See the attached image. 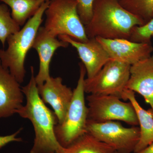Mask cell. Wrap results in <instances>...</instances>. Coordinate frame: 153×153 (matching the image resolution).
Listing matches in <instances>:
<instances>
[{"instance_id": "cell-14", "label": "cell", "mask_w": 153, "mask_h": 153, "mask_svg": "<svg viewBox=\"0 0 153 153\" xmlns=\"http://www.w3.org/2000/svg\"><path fill=\"white\" fill-rule=\"evenodd\" d=\"M126 88L141 95L153 112V55L131 65Z\"/></svg>"}, {"instance_id": "cell-4", "label": "cell", "mask_w": 153, "mask_h": 153, "mask_svg": "<svg viewBox=\"0 0 153 153\" xmlns=\"http://www.w3.org/2000/svg\"><path fill=\"white\" fill-rule=\"evenodd\" d=\"M79 75L76 88L63 121L55 126V133L61 146L66 147L86 133L88 107L85 103L84 80L86 71L82 63L79 64Z\"/></svg>"}, {"instance_id": "cell-22", "label": "cell", "mask_w": 153, "mask_h": 153, "mask_svg": "<svg viewBox=\"0 0 153 153\" xmlns=\"http://www.w3.org/2000/svg\"><path fill=\"white\" fill-rule=\"evenodd\" d=\"M22 130V128H20L19 130L12 134L4 136H0V149L4 147L9 143L13 142L22 141V139L21 138L17 137Z\"/></svg>"}, {"instance_id": "cell-15", "label": "cell", "mask_w": 153, "mask_h": 153, "mask_svg": "<svg viewBox=\"0 0 153 153\" xmlns=\"http://www.w3.org/2000/svg\"><path fill=\"white\" fill-rule=\"evenodd\" d=\"M123 100L130 102L136 112L140 126V137L133 153H138L153 143V111L151 108L148 110L144 109L137 100L135 92L126 88L124 92Z\"/></svg>"}, {"instance_id": "cell-5", "label": "cell", "mask_w": 153, "mask_h": 153, "mask_svg": "<svg viewBox=\"0 0 153 153\" xmlns=\"http://www.w3.org/2000/svg\"><path fill=\"white\" fill-rule=\"evenodd\" d=\"M45 14L44 27L52 36L57 38L66 35L82 42L88 40L75 0H53L49 3Z\"/></svg>"}, {"instance_id": "cell-6", "label": "cell", "mask_w": 153, "mask_h": 153, "mask_svg": "<svg viewBox=\"0 0 153 153\" xmlns=\"http://www.w3.org/2000/svg\"><path fill=\"white\" fill-rule=\"evenodd\" d=\"M131 66L118 60L110 59L95 76L85 78V93L114 96L123 99L130 75Z\"/></svg>"}, {"instance_id": "cell-11", "label": "cell", "mask_w": 153, "mask_h": 153, "mask_svg": "<svg viewBox=\"0 0 153 153\" xmlns=\"http://www.w3.org/2000/svg\"><path fill=\"white\" fill-rule=\"evenodd\" d=\"M38 93L44 103L52 107L58 120L63 121L73 95V90L63 83L59 76H50L44 84L38 86Z\"/></svg>"}, {"instance_id": "cell-1", "label": "cell", "mask_w": 153, "mask_h": 153, "mask_svg": "<svg viewBox=\"0 0 153 153\" xmlns=\"http://www.w3.org/2000/svg\"><path fill=\"white\" fill-rule=\"evenodd\" d=\"M31 72L30 81L22 88L26 104L17 110L16 113L29 120L34 128L35 137L30 153H57L61 146L55 133L58 120L39 95L33 66Z\"/></svg>"}, {"instance_id": "cell-10", "label": "cell", "mask_w": 153, "mask_h": 153, "mask_svg": "<svg viewBox=\"0 0 153 153\" xmlns=\"http://www.w3.org/2000/svg\"><path fill=\"white\" fill-rule=\"evenodd\" d=\"M58 37L60 40L70 44L76 49L85 68L87 78L95 76L111 59L107 52L95 38H88L87 41L82 42L66 35Z\"/></svg>"}, {"instance_id": "cell-25", "label": "cell", "mask_w": 153, "mask_h": 153, "mask_svg": "<svg viewBox=\"0 0 153 153\" xmlns=\"http://www.w3.org/2000/svg\"><path fill=\"white\" fill-rule=\"evenodd\" d=\"M114 153H118L117 152H116L115 151V152Z\"/></svg>"}, {"instance_id": "cell-12", "label": "cell", "mask_w": 153, "mask_h": 153, "mask_svg": "<svg viewBox=\"0 0 153 153\" xmlns=\"http://www.w3.org/2000/svg\"><path fill=\"white\" fill-rule=\"evenodd\" d=\"M68 45V43L50 35L44 27H40L33 46L39 56V71L35 76L37 86L44 84L51 76L50 63L56 50L60 48H66Z\"/></svg>"}, {"instance_id": "cell-26", "label": "cell", "mask_w": 153, "mask_h": 153, "mask_svg": "<svg viewBox=\"0 0 153 153\" xmlns=\"http://www.w3.org/2000/svg\"><path fill=\"white\" fill-rule=\"evenodd\" d=\"M152 37H153V36H152Z\"/></svg>"}, {"instance_id": "cell-13", "label": "cell", "mask_w": 153, "mask_h": 153, "mask_svg": "<svg viewBox=\"0 0 153 153\" xmlns=\"http://www.w3.org/2000/svg\"><path fill=\"white\" fill-rule=\"evenodd\" d=\"M20 84L0 61V118L13 115L23 105L25 95Z\"/></svg>"}, {"instance_id": "cell-23", "label": "cell", "mask_w": 153, "mask_h": 153, "mask_svg": "<svg viewBox=\"0 0 153 153\" xmlns=\"http://www.w3.org/2000/svg\"><path fill=\"white\" fill-rule=\"evenodd\" d=\"M137 153H153V143L149 145L143 150Z\"/></svg>"}, {"instance_id": "cell-20", "label": "cell", "mask_w": 153, "mask_h": 153, "mask_svg": "<svg viewBox=\"0 0 153 153\" xmlns=\"http://www.w3.org/2000/svg\"><path fill=\"white\" fill-rule=\"evenodd\" d=\"M153 35V17L146 25L133 28L128 40L136 43H151Z\"/></svg>"}, {"instance_id": "cell-21", "label": "cell", "mask_w": 153, "mask_h": 153, "mask_svg": "<svg viewBox=\"0 0 153 153\" xmlns=\"http://www.w3.org/2000/svg\"><path fill=\"white\" fill-rule=\"evenodd\" d=\"M77 3V10L80 20L84 26L90 22L92 15L94 0H75Z\"/></svg>"}, {"instance_id": "cell-2", "label": "cell", "mask_w": 153, "mask_h": 153, "mask_svg": "<svg viewBox=\"0 0 153 153\" xmlns=\"http://www.w3.org/2000/svg\"><path fill=\"white\" fill-rule=\"evenodd\" d=\"M143 25L118 0H94L92 17L85 27L88 38L128 40L133 28Z\"/></svg>"}, {"instance_id": "cell-16", "label": "cell", "mask_w": 153, "mask_h": 153, "mask_svg": "<svg viewBox=\"0 0 153 153\" xmlns=\"http://www.w3.org/2000/svg\"><path fill=\"white\" fill-rule=\"evenodd\" d=\"M110 146L86 133L66 147L60 146L57 153H114Z\"/></svg>"}, {"instance_id": "cell-19", "label": "cell", "mask_w": 153, "mask_h": 153, "mask_svg": "<svg viewBox=\"0 0 153 153\" xmlns=\"http://www.w3.org/2000/svg\"><path fill=\"white\" fill-rule=\"evenodd\" d=\"M20 29V26L12 18L7 6L0 4V41L3 48L9 36Z\"/></svg>"}, {"instance_id": "cell-8", "label": "cell", "mask_w": 153, "mask_h": 153, "mask_svg": "<svg viewBox=\"0 0 153 153\" xmlns=\"http://www.w3.org/2000/svg\"><path fill=\"white\" fill-rule=\"evenodd\" d=\"M86 131L118 153H133L140 139L139 127H125L117 121L97 123L88 120Z\"/></svg>"}, {"instance_id": "cell-18", "label": "cell", "mask_w": 153, "mask_h": 153, "mask_svg": "<svg viewBox=\"0 0 153 153\" xmlns=\"http://www.w3.org/2000/svg\"><path fill=\"white\" fill-rule=\"evenodd\" d=\"M121 5L137 17L143 25L153 17V0H118Z\"/></svg>"}, {"instance_id": "cell-7", "label": "cell", "mask_w": 153, "mask_h": 153, "mask_svg": "<svg viewBox=\"0 0 153 153\" xmlns=\"http://www.w3.org/2000/svg\"><path fill=\"white\" fill-rule=\"evenodd\" d=\"M88 102V120L94 122L120 121L131 126H139L137 117L131 102H124L111 95L90 94Z\"/></svg>"}, {"instance_id": "cell-17", "label": "cell", "mask_w": 153, "mask_h": 153, "mask_svg": "<svg viewBox=\"0 0 153 153\" xmlns=\"http://www.w3.org/2000/svg\"><path fill=\"white\" fill-rule=\"evenodd\" d=\"M11 9V16L21 27L33 17L43 3L38 0H0Z\"/></svg>"}, {"instance_id": "cell-3", "label": "cell", "mask_w": 153, "mask_h": 153, "mask_svg": "<svg viewBox=\"0 0 153 153\" xmlns=\"http://www.w3.org/2000/svg\"><path fill=\"white\" fill-rule=\"evenodd\" d=\"M50 2L43 3L35 15L28 20L19 31L7 39V48L0 49V61L19 83L25 80V59L33 48L34 40L43 21V16Z\"/></svg>"}, {"instance_id": "cell-24", "label": "cell", "mask_w": 153, "mask_h": 153, "mask_svg": "<svg viewBox=\"0 0 153 153\" xmlns=\"http://www.w3.org/2000/svg\"><path fill=\"white\" fill-rule=\"evenodd\" d=\"M38 1L41 3H43L45 2H50L51 1H53V0H38Z\"/></svg>"}, {"instance_id": "cell-9", "label": "cell", "mask_w": 153, "mask_h": 153, "mask_svg": "<svg viewBox=\"0 0 153 153\" xmlns=\"http://www.w3.org/2000/svg\"><path fill=\"white\" fill-rule=\"evenodd\" d=\"M111 59L132 65L150 57L153 52L151 43H136L125 39L95 38Z\"/></svg>"}]
</instances>
